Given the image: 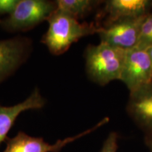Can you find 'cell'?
<instances>
[{"instance_id": "6da1fadb", "label": "cell", "mask_w": 152, "mask_h": 152, "mask_svg": "<svg viewBox=\"0 0 152 152\" xmlns=\"http://www.w3.org/2000/svg\"><path fill=\"white\" fill-rule=\"evenodd\" d=\"M49 28L42 42L53 55L63 54L81 38L99 32L102 26L94 23H80L65 12L56 9L48 18Z\"/></svg>"}, {"instance_id": "277c9868", "label": "cell", "mask_w": 152, "mask_h": 152, "mask_svg": "<svg viewBox=\"0 0 152 152\" xmlns=\"http://www.w3.org/2000/svg\"><path fill=\"white\" fill-rule=\"evenodd\" d=\"M147 16L121 19L102 26L98 33L100 42L124 50L134 48L137 45L142 23Z\"/></svg>"}, {"instance_id": "5bb4252c", "label": "cell", "mask_w": 152, "mask_h": 152, "mask_svg": "<svg viewBox=\"0 0 152 152\" xmlns=\"http://www.w3.org/2000/svg\"><path fill=\"white\" fill-rule=\"evenodd\" d=\"M19 0H0V15L12 14Z\"/></svg>"}, {"instance_id": "7c38bea8", "label": "cell", "mask_w": 152, "mask_h": 152, "mask_svg": "<svg viewBox=\"0 0 152 152\" xmlns=\"http://www.w3.org/2000/svg\"><path fill=\"white\" fill-rule=\"evenodd\" d=\"M152 39V12L144 18L141 28L140 38L136 47L147 49Z\"/></svg>"}, {"instance_id": "e0dca14e", "label": "cell", "mask_w": 152, "mask_h": 152, "mask_svg": "<svg viewBox=\"0 0 152 152\" xmlns=\"http://www.w3.org/2000/svg\"><path fill=\"white\" fill-rule=\"evenodd\" d=\"M1 19H0V23H1Z\"/></svg>"}, {"instance_id": "4fadbf2b", "label": "cell", "mask_w": 152, "mask_h": 152, "mask_svg": "<svg viewBox=\"0 0 152 152\" xmlns=\"http://www.w3.org/2000/svg\"><path fill=\"white\" fill-rule=\"evenodd\" d=\"M118 147L117 133L111 132L104 142L100 152H117Z\"/></svg>"}, {"instance_id": "7a4b0ae2", "label": "cell", "mask_w": 152, "mask_h": 152, "mask_svg": "<svg viewBox=\"0 0 152 152\" xmlns=\"http://www.w3.org/2000/svg\"><path fill=\"white\" fill-rule=\"evenodd\" d=\"M126 51L102 42L89 45L84 52L87 77L101 86L120 80Z\"/></svg>"}, {"instance_id": "ac0fdd59", "label": "cell", "mask_w": 152, "mask_h": 152, "mask_svg": "<svg viewBox=\"0 0 152 152\" xmlns=\"http://www.w3.org/2000/svg\"><path fill=\"white\" fill-rule=\"evenodd\" d=\"M151 152H152V151H151Z\"/></svg>"}, {"instance_id": "5b68a950", "label": "cell", "mask_w": 152, "mask_h": 152, "mask_svg": "<svg viewBox=\"0 0 152 152\" xmlns=\"http://www.w3.org/2000/svg\"><path fill=\"white\" fill-rule=\"evenodd\" d=\"M120 80L130 92L152 83L151 61L147 49L135 47L126 51Z\"/></svg>"}, {"instance_id": "ba28073f", "label": "cell", "mask_w": 152, "mask_h": 152, "mask_svg": "<svg viewBox=\"0 0 152 152\" xmlns=\"http://www.w3.org/2000/svg\"><path fill=\"white\" fill-rule=\"evenodd\" d=\"M127 111L140 128L152 134V83L130 92Z\"/></svg>"}, {"instance_id": "9c48e42d", "label": "cell", "mask_w": 152, "mask_h": 152, "mask_svg": "<svg viewBox=\"0 0 152 152\" xmlns=\"http://www.w3.org/2000/svg\"><path fill=\"white\" fill-rule=\"evenodd\" d=\"M104 2V11L108 16L107 23L147 16L152 9V0H108Z\"/></svg>"}, {"instance_id": "9a60e30c", "label": "cell", "mask_w": 152, "mask_h": 152, "mask_svg": "<svg viewBox=\"0 0 152 152\" xmlns=\"http://www.w3.org/2000/svg\"><path fill=\"white\" fill-rule=\"evenodd\" d=\"M147 144L150 149H151V151H152V134H148L147 137Z\"/></svg>"}, {"instance_id": "30bf717a", "label": "cell", "mask_w": 152, "mask_h": 152, "mask_svg": "<svg viewBox=\"0 0 152 152\" xmlns=\"http://www.w3.org/2000/svg\"><path fill=\"white\" fill-rule=\"evenodd\" d=\"M46 104L38 88H35L24 102L12 106L0 105V144L7 140V134L22 112L27 110L40 109Z\"/></svg>"}, {"instance_id": "8fae6325", "label": "cell", "mask_w": 152, "mask_h": 152, "mask_svg": "<svg viewBox=\"0 0 152 152\" xmlns=\"http://www.w3.org/2000/svg\"><path fill=\"white\" fill-rule=\"evenodd\" d=\"M56 2L57 9L78 20L88 16L104 1L96 0H57Z\"/></svg>"}, {"instance_id": "2e32d148", "label": "cell", "mask_w": 152, "mask_h": 152, "mask_svg": "<svg viewBox=\"0 0 152 152\" xmlns=\"http://www.w3.org/2000/svg\"><path fill=\"white\" fill-rule=\"evenodd\" d=\"M147 50L148 52V54L149 55L150 61H151V77H152V46H150L147 47Z\"/></svg>"}, {"instance_id": "3957f363", "label": "cell", "mask_w": 152, "mask_h": 152, "mask_svg": "<svg viewBox=\"0 0 152 152\" xmlns=\"http://www.w3.org/2000/svg\"><path fill=\"white\" fill-rule=\"evenodd\" d=\"M57 9L56 1L47 0H19L12 14L1 20L6 31H27L47 20Z\"/></svg>"}, {"instance_id": "52a82bcc", "label": "cell", "mask_w": 152, "mask_h": 152, "mask_svg": "<svg viewBox=\"0 0 152 152\" xmlns=\"http://www.w3.org/2000/svg\"><path fill=\"white\" fill-rule=\"evenodd\" d=\"M32 41L18 37L0 41V83L12 75L28 59Z\"/></svg>"}, {"instance_id": "8992f818", "label": "cell", "mask_w": 152, "mask_h": 152, "mask_svg": "<svg viewBox=\"0 0 152 152\" xmlns=\"http://www.w3.org/2000/svg\"><path fill=\"white\" fill-rule=\"evenodd\" d=\"M109 118H104L90 129L75 136L70 137L64 140H58L54 144H50L45 142L42 137H34L28 135L23 132H19L14 137L11 139L7 138L6 140L7 148L3 152H58L68 144L97 130L98 128L109 123Z\"/></svg>"}]
</instances>
